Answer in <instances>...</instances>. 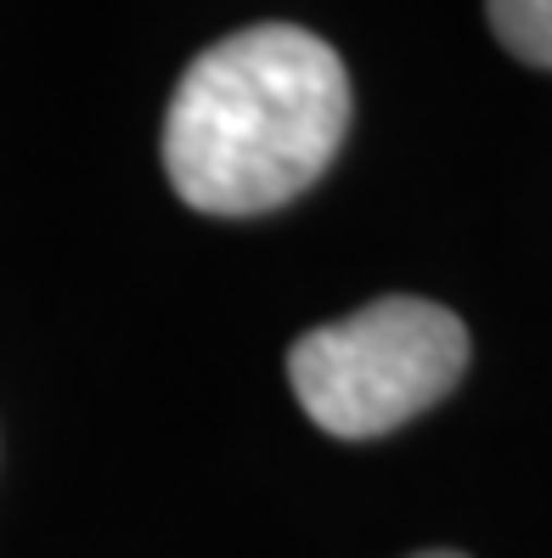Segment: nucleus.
Masks as SVG:
<instances>
[{"mask_svg":"<svg viewBox=\"0 0 552 558\" xmlns=\"http://www.w3.org/2000/svg\"><path fill=\"white\" fill-rule=\"evenodd\" d=\"M349 130V74L328 40L259 23L214 40L164 113V170L198 215H266L328 170Z\"/></svg>","mask_w":552,"mask_h":558,"instance_id":"f257e3e1","label":"nucleus"},{"mask_svg":"<svg viewBox=\"0 0 552 558\" xmlns=\"http://www.w3.org/2000/svg\"><path fill=\"white\" fill-rule=\"evenodd\" d=\"M491 35L530 69H552V0H484Z\"/></svg>","mask_w":552,"mask_h":558,"instance_id":"7ed1b4c3","label":"nucleus"},{"mask_svg":"<svg viewBox=\"0 0 552 558\" xmlns=\"http://www.w3.org/2000/svg\"><path fill=\"white\" fill-rule=\"evenodd\" d=\"M417 558H463V553H417Z\"/></svg>","mask_w":552,"mask_h":558,"instance_id":"20e7f679","label":"nucleus"},{"mask_svg":"<svg viewBox=\"0 0 552 558\" xmlns=\"http://www.w3.org/2000/svg\"><path fill=\"white\" fill-rule=\"evenodd\" d=\"M463 367V322L445 305L401 293L305 333L287 355V384L316 429L339 440H372L451 396Z\"/></svg>","mask_w":552,"mask_h":558,"instance_id":"f03ea898","label":"nucleus"}]
</instances>
